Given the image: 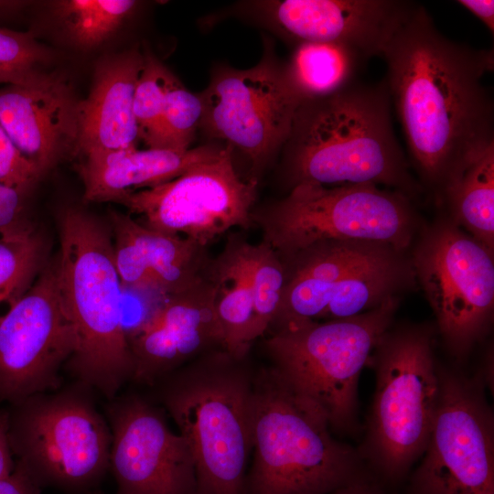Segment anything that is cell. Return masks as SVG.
<instances>
[{"mask_svg": "<svg viewBox=\"0 0 494 494\" xmlns=\"http://www.w3.org/2000/svg\"><path fill=\"white\" fill-rule=\"evenodd\" d=\"M48 50L31 33L0 27V83L16 84L39 71Z\"/></svg>", "mask_w": 494, "mask_h": 494, "instance_id": "obj_31", "label": "cell"}, {"mask_svg": "<svg viewBox=\"0 0 494 494\" xmlns=\"http://www.w3.org/2000/svg\"><path fill=\"white\" fill-rule=\"evenodd\" d=\"M367 59L353 48L338 43L304 42L282 64L284 81L300 104L324 98L353 81Z\"/></svg>", "mask_w": 494, "mask_h": 494, "instance_id": "obj_24", "label": "cell"}, {"mask_svg": "<svg viewBox=\"0 0 494 494\" xmlns=\"http://www.w3.org/2000/svg\"><path fill=\"white\" fill-rule=\"evenodd\" d=\"M199 93L204 106L200 129L244 155L254 178L283 148L299 105L285 85L273 47L268 42L260 61L250 69L217 67Z\"/></svg>", "mask_w": 494, "mask_h": 494, "instance_id": "obj_13", "label": "cell"}, {"mask_svg": "<svg viewBox=\"0 0 494 494\" xmlns=\"http://www.w3.org/2000/svg\"><path fill=\"white\" fill-rule=\"evenodd\" d=\"M418 4L404 0H258L241 11L295 45L349 46L367 59L382 53Z\"/></svg>", "mask_w": 494, "mask_h": 494, "instance_id": "obj_16", "label": "cell"}, {"mask_svg": "<svg viewBox=\"0 0 494 494\" xmlns=\"http://www.w3.org/2000/svg\"><path fill=\"white\" fill-rule=\"evenodd\" d=\"M440 198L452 220L493 253L494 143L453 173Z\"/></svg>", "mask_w": 494, "mask_h": 494, "instance_id": "obj_25", "label": "cell"}, {"mask_svg": "<svg viewBox=\"0 0 494 494\" xmlns=\"http://www.w3.org/2000/svg\"><path fill=\"white\" fill-rule=\"evenodd\" d=\"M385 81H356L339 91L301 102L283 146L291 188L300 184H374L410 198L420 191L394 135Z\"/></svg>", "mask_w": 494, "mask_h": 494, "instance_id": "obj_2", "label": "cell"}, {"mask_svg": "<svg viewBox=\"0 0 494 494\" xmlns=\"http://www.w3.org/2000/svg\"><path fill=\"white\" fill-rule=\"evenodd\" d=\"M254 371L226 349L204 354L160 383L163 405L191 450L195 494H245Z\"/></svg>", "mask_w": 494, "mask_h": 494, "instance_id": "obj_5", "label": "cell"}, {"mask_svg": "<svg viewBox=\"0 0 494 494\" xmlns=\"http://www.w3.org/2000/svg\"><path fill=\"white\" fill-rule=\"evenodd\" d=\"M438 371L437 404L410 494H494V418L482 383Z\"/></svg>", "mask_w": 494, "mask_h": 494, "instance_id": "obj_10", "label": "cell"}, {"mask_svg": "<svg viewBox=\"0 0 494 494\" xmlns=\"http://www.w3.org/2000/svg\"><path fill=\"white\" fill-rule=\"evenodd\" d=\"M128 344L132 380L150 386L204 354L225 349L208 274L189 288L166 295Z\"/></svg>", "mask_w": 494, "mask_h": 494, "instance_id": "obj_17", "label": "cell"}, {"mask_svg": "<svg viewBox=\"0 0 494 494\" xmlns=\"http://www.w3.org/2000/svg\"><path fill=\"white\" fill-rule=\"evenodd\" d=\"M41 177L0 126V184L26 193Z\"/></svg>", "mask_w": 494, "mask_h": 494, "instance_id": "obj_32", "label": "cell"}, {"mask_svg": "<svg viewBox=\"0 0 494 494\" xmlns=\"http://www.w3.org/2000/svg\"><path fill=\"white\" fill-rule=\"evenodd\" d=\"M224 146L200 145L185 151L136 147L84 158L78 172L90 202L118 203L130 192L170 181L217 157Z\"/></svg>", "mask_w": 494, "mask_h": 494, "instance_id": "obj_22", "label": "cell"}, {"mask_svg": "<svg viewBox=\"0 0 494 494\" xmlns=\"http://www.w3.org/2000/svg\"><path fill=\"white\" fill-rule=\"evenodd\" d=\"M397 297L353 317L306 320L266 332L269 366L321 410L333 432L355 431L360 375L391 326Z\"/></svg>", "mask_w": 494, "mask_h": 494, "instance_id": "obj_6", "label": "cell"}, {"mask_svg": "<svg viewBox=\"0 0 494 494\" xmlns=\"http://www.w3.org/2000/svg\"><path fill=\"white\" fill-rule=\"evenodd\" d=\"M328 494H383L380 487L370 478L342 487Z\"/></svg>", "mask_w": 494, "mask_h": 494, "instance_id": "obj_37", "label": "cell"}, {"mask_svg": "<svg viewBox=\"0 0 494 494\" xmlns=\"http://www.w3.org/2000/svg\"><path fill=\"white\" fill-rule=\"evenodd\" d=\"M81 100L55 72L0 88V126L41 176L76 154Z\"/></svg>", "mask_w": 494, "mask_h": 494, "instance_id": "obj_18", "label": "cell"}, {"mask_svg": "<svg viewBox=\"0 0 494 494\" xmlns=\"http://www.w3.org/2000/svg\"><path fill=\"white\" fill-rule=\"evenodd\" d=\"M413 267L447 348L456 357H464L490 326L493 253L452 220H444L424 235Z\"/></svg>", "mask_w": 494, "mask_h": 494, "instance_id": "obj_12", "label": "cell"}, {"mask_svg": "<svg viewBox=\"0 0 494 494\" xmlns=\"http://www.w3.org/2000/svg\"><path fill=\"white\" fill-rule=\"evenodd\" d=\"M258 180L237 173L232 149L163 184L127 194L119 204L143 226L207 247L225 232L248 229Z\"/></svg>", "mask_w": 494, "mask_h": 494, "instance_id": "obj_11", "label": "cell"}, {"mask_svg": "<svg viewBox=\"0 0 494 494\" xmlns=\"http://www.w3.org/2000/svg\"><path fill=\"white\" fill-rule=\"evenodd\" d=\"M417 219L408 197L374 184H300L287 196L253 209L252 224L285 261L325 242L360 241L409 246Z\"/></svg>", "mask_w": 494, "mask_h": 494, "instance_id": "obj_7", "label": "cell"}, {"mask_svg": "<svg viewBox=\"0 0 494 494\" xmlns=\"http://www.w3.org/2000/svg\"><path fill=\"white\" fill-rule=\"evenodd\" d=\"M143 65L138 47L98 61L89 95L81 102L77 153L83 158L136 147L134 96Z\"/></svg>", "mask_w": 494, "mask_h": 494, "instance_id": "obj_20", "label": "cell"}, {"mask_svg": "<svg viewBox=\"0 0 494 494\" xmlns=\"http://www.w3.org/2000/svg\"><path fill=\"white\" fill-rule=\"evenodd\" d=\"M203 110L200 93L188 91L171 73L156 148L177 151L189 149L197 130L200 129Z\"/></svg>", "mask_w": 494, "mask_h": 494, "instance_id": "obj_29", "label": "cell"}, {"mask_svg": "<svg viewBox=\"0 0 494 494\" xmlns=\"http://www.w3.org/2000/svg\"><path fill=\"white\" fill-rule=\"evenodd\" d=\"M25 193L0 184V236L25 225L21 223Z\"/></svg>", "mask_w": 494, "mask_h": 494, "instance_id": "obj_33", "label": "cell"}, {"mask_svg": "<svg viewBox=\"0 0 494 494\" xmlns=\"http://www.w3.org/2000/svg\"><path fill=\"white\" fill-rule=\"evenodd\" d=\"M248 243L240 235H231L221 252L210 259L207 271L214 287V306L224 348L236 358L247 357L252 346L253 295Z\"/></svg>", "mask_w": 494, "mask_h": 494, "instance_id": "obj_23", "label": "cell"}, {"mask_svg": "<svg viewBox=\"0 0 494 494\" xmlns=\"http://www.w3.org/2000/svg\"><path fill=\"white\" fill-rule=\"evenodd\" d=\"M113 255L123 286L154 289L166 295L201 281L210 262L206 247L140 224L130 214L110 211Z\"/></svg>", "mask_w": 494, "mask_h": 494, "instance_id": "obj_19", "label": "cell"}, {"mask_svg": "<svg viewBox=\"0 0 494 494\" xmlns=\"http://www.w3.org/2000/svg\"><path fill=\"white\" fill-rule=\"evenodd\" d=\"M245 494H328L368 478L328 419L270 366L254 372Z\"/></svg>", "mask_w": 494, "mask_h": 494, "instance_id": "obj_4", "label": "cell"}, {"mask_svg": "<svg viewBox=\"0 0 494 494\" xmlns=\"http://www.w3.org/2000/svg\"><path fill=\"white\" fill-rule=\"evenodd\" d=\"M58 227L59 249L52 265L76 339L67 365L79 383L113 399L134 372L113 242L105 227L80 208L62 209Z\"/></svg>", "mask_w": 494, "mask_h": 494, "instance_id": "obj_3", "label": "cell"}, {"mask_svg": "<svg viewBox=\"0 0 494 494\" xmlns=\"http://www.w3.org/2000/svg\"><path fill=\"white\" fill-rule=\"evenodd\" d=\"M459 5L476 16L493 34L494 32V1L492 0H460Z\"/></svg>", "mask_w": 494, "mask_h": 494, "instance_id": "obj_36", "label": "cell"}, {"mask_svg": "<svg viewBox=\"0 0 494 494\" xmlns=\"http://www.w3.org/2000/svg\"><path fill=\"white\" fill-rule=\"evenodd\" d=\"M38 484L18 464L7 477L0 479V494H38Z\"/></svg>", "mask_w": 494, "mask_h": 494, "instance_id": "obj_34", "label": "cell"}, {"mask_svg": "<svg viewBox=\"0 0 494 494\" xmlns=\"http://www.w3.org/2000/svg\"><path fill=\"white\" fill-rule=\"evenodd\" d=\"M75 347L50 263L0 319V402L14 404L57 388Z\"/></svg>", "mask_w": 494, "mask_h": 494, "instance_id": "obj_14", "label": "cell"}, {"mask_svg": "<svg viewBox=\"0 0 494 494\" xmlns=\"http://www.w3.org/2000/svg\"><path fill=\"white\" fill-rule=\"evenodd\" d=\"M110 467L119 494H195L196 472L186 439L174 433L162 412L141 397L108 407Z\"/></svg>", "mask_w": 494, "mask_h": 494, "instance_id": "obj_15", "label": "cell"}, {"mask_svg": "<svg viewBox=\"0 0 494 494\" xmlns=\"http://www.w3.org/2000/svg\"><path fill=\"white\" fill-rule=\"evenodd\" d=\"M98 494V493H97Z\"/></svg>", "mask_w": 494, "mask_h": 494, "instance_id": "obj_39", "label": "cell"}, {"mask_svg": "<svg viewBox=\"0 0 494 494\" xmlns=\"http://www.w3.org/2000/svg\"><path fill=\"white\" fill-rule=\"evenodd\" d=\"M373 358L376 389L366 453L382 477L396 480L423 456L437 404L433 332L424 327L387 331Z\"/></svg>", "mask_w": 494, "mask_h": 494, "instance_id": "obj_8", "label": "cell"}, {"mask_svg": "<svg viewBox=\"0 0 494 494\" xmlns=\"http://www.w3.org/2000/svg\"><path fill=\"white\" fill-rule=\"evenodd\" d=\"M391 247L360 241L325 242L283 261L286 283L279 312L269 329L318 320L338 285Z\"/></svg>", "mask_w": 494, "mask_h": 494, "instance_id": "obj_21", "label": "cell"}, {"mask_svg": "<svg viewBox=\"0 0 494 494\" xmlns=\"http://www.w3.org/2000/svg\"><path fill=\"white\" fill-rule=\"evenodd\" d=\"M171 73L150 50L144 52V65L134 90V114L139 138L148 148L156 145Z\"/></svg>", "mask_w": 494, "mask_h": 494, "instance_id": "obj_30", "label": "cell"}, {"mask_svg": "<svg viewBox=\"0 0 494 494\" xmlns=\"http://www.w3.org/2000/svg\"><path fill=\"white\" fill-rule=\"evenodd\" d=\"M382 57L412 159L440 197L450 176L494 143L493 101L483 84L493 50L446 38L418 5Z\"/></svg>", "mask_w": 494, "mask_h": 494, "instance_id": "obj_1", "label": "cell"}, {"mask_svg": "<svg viewBox=\"0 0 494 494\" xmlns=\"http://www.w3.org/2000/svg\"><path fill=\"white\" fill-rule=\"evenodd\" d=\"M248 261L253 295L252 343L263 337L276 317L286 283L285 265L276 252L262 241L248 243Z\"/></svg>", "mask_w": 494, "mask_h": 494, "instance_id": "obj_28", "label": "cell"}, {"mask_svg": "<svg viewBox=\"0 0 494 494\" xmlns=\"http://www.w3.org/2000/svg\"><path fill=\"white\" fill-rule=\"evenodd\" d=\"M80 384L35 394L7 411L13 456L37 484L83 486L110 467V427Z\"/></svg>", "mask_w": 494, "mask_h": 494, "instance_id": "obj_9", "label": "cell"}, {"mask_svg": "<svg viewBox=\"0 0 494 494\" xmlns=\"http://www.w3.org/2000/svg\"><path fill=\"white\" fill-rule=\"evenodd\" d=\"M43 258L42 239L30 228L0 236V319L32 285Z\"/></svg>", "mask_w": 494, "mask_h": 494, "instance_id": "obj_27", "label": "cell"}, {"mask_svg": "<svg viewBox=\"0 0 494 494\" xmlns=\"http://www.w3.org/2000/svg\"><path fill=\"white\" fill-rule=\"evenodd\" d=\"M137 5L132 0H60L52 4V13L74 45L92 48L110 38Z\"/></svg>", "mask_w": 494, "mask_h": 494, "instance_id": "obj_26", "label": "cell"}, {"mask_svg": "<svg viewBox=\"0 0 494 494\" xmlns=\"http://www.w3.org/2000/svg\"><path fill=\"white\" fill-rule=\"evenodd\" d=\"M15 469L13 453L8 440L7 411H0V479Z\"/></svg>", "mask_w": 494, "mask_h": 494, "instance_id": "obj_35", "label": "cell"}, {"mask_svg": "<svg viewBox=\"0 0 494 494\" xmlns=\"http://www.w3.org/2000/svg\"><path fill=\"white\" fill-rule=\"evenodd\" d=\"M27 1L0 0V16L16 13L27 5Z\"/></svg>", "mask_w": 494, "mask_h": 494, "instance_id": "obj_38", "label": "cell"}]
</instances>
